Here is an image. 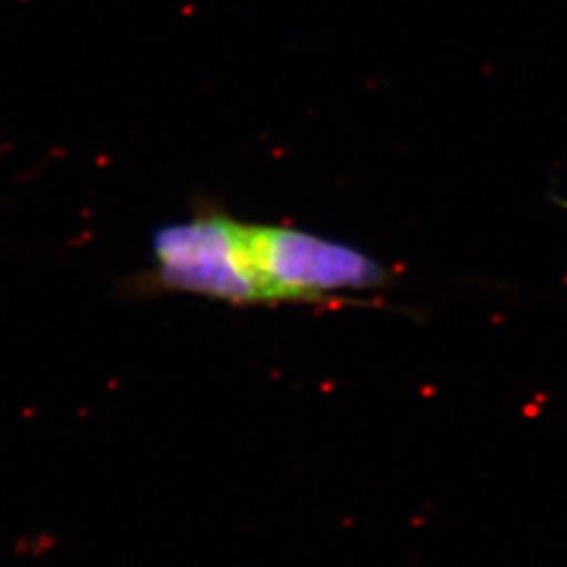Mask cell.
<instances>
[{
  "instance_id": "obj_1",
  "label": "cell",
  "mask_w": 567,
  "mask_h": 567,
  "mask_svg": "<svg viewBox=\"0 0 567 567\" xmlns=\"http://www.w3.org/2000/svg\"><path fill=\"white\" fill-rule=\"evenodd\" d=\"M389 278L385 265L351 244L198 204L192 215L154 231L137 288L231 307H316L351 303V295L383 288Z\"/></svg>"
}]
</instances>
